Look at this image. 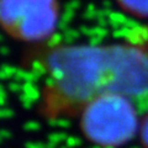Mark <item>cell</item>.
Instances as JSON below:
<instances>
[{
    "instance_id": "obj_4",
    "label": "cell",
    "mask_w": 148,
    "mask_h": 148,
    "mask_svg": "<svg viewBox=\"0 0 148 148\" xmlns=\"http://www.w3.org/2000/svg\"><path fill=\"white\" fill-rule=\"evenodd\" d=\"M116 1L123 11L136 17H148V0H116Z\"/></svg>"
},
{
    "instance_id": "obj_1",
    "label": "cell",
    "mask_w": 148,
    "mask_h": 148,
    "mask_svg": "<svg viewBox=\"0 0 148 148\" xmlns=\"http://www.w3.org/2000/svg\"><path fill=\"white\" fill-rule=\"evenodd\" d=\"M46 68L59 98L86 104L104 92H114L112 47L99 45L58 46L46 57Z\"/></svg>"
},
{
    "instance_id": "obj_3",
    "label": "cell",
    "mask_w": 148,
    "mask_h": 148,
    "mask_svg": "<svg viewBox=\"0 0 148 148\" xmlns=\"http://www.w3.org/2000/svg\"><path fill=\"white\" fill-rule=\"evenodd\" d=\"M58 22L57 0H0V25L20 40L51 38Z\"/></svg>"
},
{
    "instance_id": "obj_2",
    "label": "cell",
    "mask_w": 148,
    "mask_h": 148,
    "mask_svg": "<svg viewBox=\"0 0 148 148\" xmlns=\"http://www.w3.org/2000/svg\"><path fill=\"white\" fill-rule=\"evenodd\" d=\"M82 130L96 146L115 148L128 143L140 130V114L135 99L104 92L84 105Z\"/></svg>"
}]
</instances>
